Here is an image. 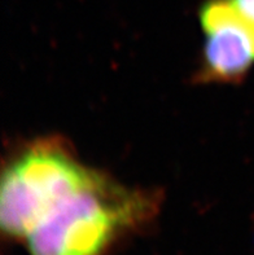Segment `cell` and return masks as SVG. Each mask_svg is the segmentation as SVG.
Wrapping results in <instances>:
<instances>
[{
	"label": "cell",
	"instance_id": "1",
	"mask_svg": "<svg viewBox=\"0 0 254 255\" xmlns=\"http://www.w3.org/2000/svg\"><path fill=\"white\" fill-rule=\"evenodd\" d=\"M155 193L117 184L96 171L58 201L25 241L31 255H108L157 209Z\"/></svg>",
	"mask_w": 254,
	"mask_h": 255
},
{
	"label": "cell",
	"instance_id": "2",
	"mask_svg": "<svg viewBox=\"0 0 254 255\" xmlns=\"http://www.w3.org/2000/svg\"><path fill=\"white\" fill-rule=\"evenodd\" d=\"M95 170L78 162L66 146L40 140L4 170L0 185V226L10 240H23L58 201L86 185Z\"/></svg>",
	"mask_w": 254,
	"mask_h": 255
},
{
	"label": "cell",
	"instance_id": "3",
	"mask_svg": "<svg viewBox=\"0 0 254 255\" xmlns=\"http://www.w3.org/2000/svg\"><path fill=\"white\" fill-rule=\"evenodd\" d=\"M200 22L206 36L201 78L221 83L240 81L254 65V26L231 0H206Z\"/></svg>",
	"mask_w": 254,
	"mask_h": 255
},
{
	"label": "cell",
	"instance_id": "4",
	"mask_svg": "<svg viewBox=\"0 0 254 255\" xmlns=\"http://www.w3.org/2000/svg\"><path fill=\"white\" fill-rule=\"evenodd\" d=\"M231 3L240 14L254 26V0H231Z\"/></svg>",
	"mask_w": 254,
	"mask_h": 255
}]
</instances>
